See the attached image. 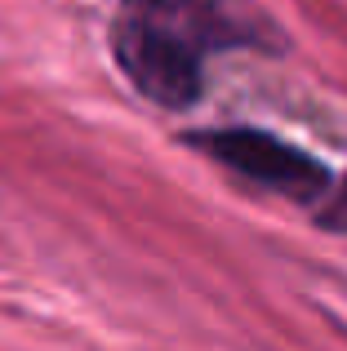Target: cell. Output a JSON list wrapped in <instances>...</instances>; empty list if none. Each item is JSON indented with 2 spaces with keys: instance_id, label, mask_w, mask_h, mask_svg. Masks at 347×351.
I'll return each mask as SVG.
<instances>
[{
  "instance_id": "cell-1",
  "label": "cell",
  "mask_w": 347,
  "mask_h": 351,
  "mask_svg": "<svg viewBox=\"0 0 347 351\" xmlns=\"http://www.w3.org/2000/svg\"><path fill=\"white\" fill-rule=\"evenodd\" d=\"M280 53L285 32L254 0H116L112 58L147 103L182 112L205 94L218 53Z\"/></svg>"
},
{
  "instance_id": "cell-2",
  "label": "cell",
  "mask_w": 347,
  "mask_h": 351,
  "mask_svg": "<svg viewBox=\"0 0 347 351\" xmlns=\"http://www.w3.org/2000/svg\"><path fill=\"white\" fill-rule=\"evenodd\" d=\"M182 143L196 147L209 160H218L223 169H232L241 178L259 182V187L276 191V196L294 200V205H316L334 182V173L312 152L285 143L280 134H267V129H250V125L196 129V134H182Z\"/></svg>"
},
{
  "instance_id": "cell-3",
  "label": "cell",
  "mask_w": 347,
  "mask_h": 351,
  "mask_svg": "<svg viewBox=\"0 0 347 351\" xmlns=\"http://www.w3.org/2000/svg\"><path fill=\"white\" fill-rule=\"evenodd\" d=\"M325 205L316 209V223L325 227V232H339V236H347V173L339 182H330V191H325Z\"/></svg>"
}]
</instances>
